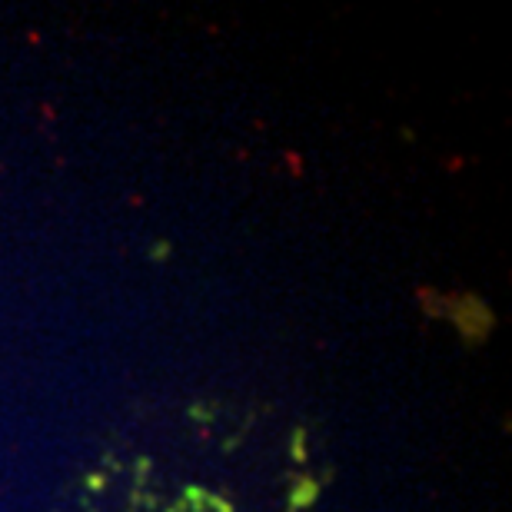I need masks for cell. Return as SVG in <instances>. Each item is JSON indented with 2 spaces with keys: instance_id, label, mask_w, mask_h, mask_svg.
Wrapping results in <instances>:
<instances>
[{
  "instance_id": "obj_3",
  "label": "cell",
  "mask_w": 512,
  "mask_h": 512,
  "mask_svg": "<svg viewBox=\"0 0 512 512\" xmlns=\"http://www.w3.org/2000/svg\"><path fill=\"white\" fill-rule=\"evenodd\" d=\"M306 443H310V439H306V429L296 426L290 433V459H293V463L303 466L306 459H310V449H306Z\"/></svg>"
},
{
  "instance_id": "obj_6",
  "label": "cell",
  "mask_w": 512,
  "mask_h": 512,
  "mask_svg": "<svg viewBox=\"0 0 512 512\" xmlns=\"http://www.w3.org/2000/svg\"><path fill=\"white\" fill-rule=\"evenodd\" d=\"M190 419H197V423H213V406H207V403H193V406H190Z\"/></svg>"
},
{
  "instance_id": "obj_11",
  "label": "cell",
  "mask_w": 512,
  "mask_h": 512,
  "mask_svg": "<svg viewBox=\"0 0 512 512\" xmlns=\"http://www.w3.org/2000/svg\"><path fill=\"white\" fill-rule=\"evenodd\" d=\"M163 512H193L187 503H183V499H177V503H173V506H167V509H163Z\"/></svg>"
},
{
  "instance_id": "obj_7",
  "label": "cell",
  "mask_w": 512,
  "mask_h": 512,
  "mask_svg": "<svg viewBox=\"0 0 512 512\" xmlns=\"http://www.w3.org/2000/svg\"><path fill=\"white\" fill-rule=\"evenodd\" d=\"M84 486L90 489V493H104V489H107V476L104 473H90L84 479Z\"/></svg>"
},
{
  "instance_id": "obj_8",
  "label": "cell",
  "mask_w": 512,
  "mask_h": 512,
  "mask_svg": "<svg viewBox=\"0 0 512 512\" xmlns=\"http://www.w3.org/2000/svg\"><path fill=\"white\" fill-rule=\"evenodd\" d=\"M210 512H237V506L230 503V499H223L217 493H210Z\"/></svg>"
},
{
  "instance_id": "obj_5",
  "label": "cell",
  "mask_w": 512,
  "mask_h": 512,
  "mask_svg": "<svg viewBox=\"0 0 512 512\" xmlns=\"http://www.w3.org/2000/svg\"><path fill=\"white\" fill-rule=\"evenodd\" d=\"M133 479H137V489H147V479H150V459H137V466H133Z\"/></svg>"
},
{
  "instance_id": "obj_10",
  "label": "cell",
  "mask_w": 512,
  "mask_h": 512,
  "mask_svg": "<svg viewBox=\"0 0 512 512\" xmlns=\"http://www.w3.org/2000/svg\"><path fill=\"white\" fill-rule=\"evenodd\" d=\"M104 466L110 469V473H120V469H124V466H120V459H117V456H110V453L104 456Z\"/></svg>"
},
{
  "instance_id": "obj_2",
  "label": "cell",
  "mask_w": 512,
  "mask_h": 512,
  "mask_svg": "<svg viewBox=\"0 0 512 512\" xmlns=\"http://www.w3.org/2000/svg\"><path fill=\"white\" fill-rule=\"evenodd\" d=\"M320 499V483L313 476H293L290 479V493H286V512H300L316 506Z\"/></svg>"
},
{
  "instance_id": "obj_1",
  "label": "cell",
  "mask_w": 512,
  "mask_h": 512,
  "mask_svg": "<svg viewBox=\"0 0 512 512\" xmlns=\"http://www.w3.org/2000/svg\"><path fill=\"white\" fill-rule=\"evenodd\" d=\"M446 316H453V323L459 326V333H463L466 346H479L489 336V330L496 326L493 310H489L479 296H449Z\"/></svg>"
},
{
  "instance_id": "obj_4",
  "label": "cell",
  "mask_w": 512,
  "mask_h": 512,
  "mask_svg": "<svg viewBox=\"0 0 512 512\" xmlns=\"http://www.w3.org/2000/svg\"><path fill=\"white\" fill-rule=\"evenodd\" d=\"M183 503H187L193 512H210V493L207 489H200V486H187L183 489Z\"/></svg>"
},
{
  "instance_id": "obj_9",
  "label": "cell",
  "mask_w": 512,
  "mask_h": 512,
  "mask_svg": "<svg viewBox=\"0 0 512 512\" xmlns=\"http://www.w3.org/2000/svg\"><path fill=\"white\" fill-rule=\"evenodd\" d=\"M167 256H170V243H157V247H150V260L163 263Z\"/></svg>"
}]
</instances>
